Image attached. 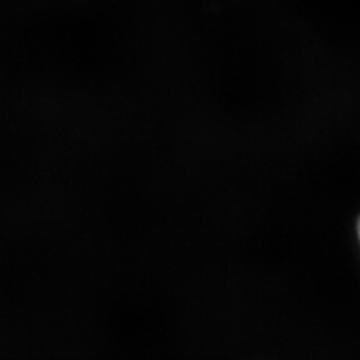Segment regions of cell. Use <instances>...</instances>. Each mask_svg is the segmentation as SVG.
Returning a JSON list of instances; mask_svg holds the SVG:
<instances>
[{
	"instance_id": "1",
	"label": "cell",
	"mask_w": 360,
	"mask_h": 360,
	"mask_svg": "<svg viewBox=\"0 0 360 360\" xmlns=\"http://www.w3.org/2000/svg\"><path fill=\"white\" fill-rule=\"evenodd\" d=\"M357 238H359V244H360V219L357 222Z\"/></svg>"
}]
</instances>
